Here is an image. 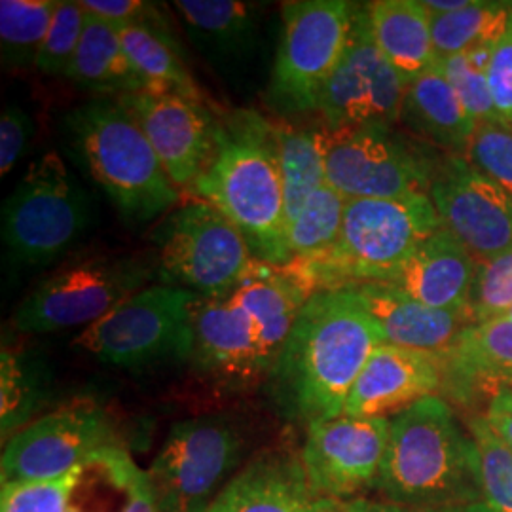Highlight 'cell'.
<instances>
[{
	"label": "cell",
	"instance_id": "cell-1",
	"mask_svg": "<svg viewBox=\"0 0 512 512\" xmlns=\"http://www.w3.org/2000/svg\"><path fill=\"white\" fill-rule=\"evenodd\" d=\"M384 336L349 289L319 291L298 313L266 380L289 420L315 423L344 416L349 393Z\"/></svg>",
	"mask_w": 512,
	"mask_h": 512
},
{
	"label": "cell",
	"instance_id": "cell-2",
	"mask_svg": "<svg viewBox=\"0 0 512 512\" xmlns=\"http://www.w3.org/2000/svg\"><path fill=\"white\" fill-rule=\"evenodd\" d=\"M192 194L234 222L258 260L293 262L274 122L255 110L222 114L215 154Z\"/></svg>",
	"mask_w": 512,
	"mask_h": 512
},
{
	"label": "cell",
	"instance_id": "cell-3",
	"mask_svg": "<svg viewBox=\"0 0 512 512\" xmlns=\"http://www.w3.org/2000/svg\"><path fill=\"white\" fill-rule=\"evenodd\" d=\"M376 490L406 507H482L473 442L442 397H425L389 420Z\"/></svg>",
	"mask_w": 512,
	"mask_h": 512
},
{
	"label": "cell",
	"instance_id": "cell-4",
	"mask_svg": "<svg viewBox=\"0 0 512 512\" xmlns=\"http://www.w3.org/2000/svg\"><path fill=\"white\" fill-rule=\"evenodd\" d=\"M67 133L93 181L131 224L156 219L181 200L145 131L116 99L69 112Z\"/></svg>",
	"mask_w": 512,
	"mask_h": 512
},
{
	"label": "cell",
	"instance_id": "cell-5",
	"mask_svg": "<svg viewBox=\"0 0 512 512\" xmlns=\"http://www.w3.org/2000/svg\"><path fill=\"white\" fill-rule=\"evenodd\" d=\"M442 228L427 194L348 200L336 245L319 258L296 262L310 274L317 293L387 283L421 243Z\"/></svg>",
	"mask_w": 512,
	"mask_h": 512
},
{
	"label": "cell",
	"instance_id": "cell-6",
	"mask_svg": "<svg viewBox=\"0 0 512 512\" xmlns=\"http://www.w3.org/2000/svg\"><path fill=\"white\" fill-rule=\"evenodd\" d=\"M2 243L23 266L54 262L84 238L92 202L57 152L29 165L0 215Z\"/></svg>",
	"mask_w": 512,
	"mask_h": 512
},
{
	"label": "cell",
	"instance_id": "cell-7",
	"mask_svg": "<svg viewBox=\"0 0 512 512\" xmlns=\"http://www.w3.org/2000/svg\"><path fill=\"white\" fill-rule=\"evenodd\" d=\"M200 298L183 287L148 285L82 330L73 346L101 363L131 370L190 361Z\"/></svg>",
	"mask_w": 512,
	"mask_h": 512
},
{
	"label": "cell",
	"instance_id": "cell-8",
	"mask_svg": "<svg viewBox=\"0 0 512 512\" xmlns=\"http://www.w3.org/2000/svg\"><path fill=\"white\" fill-rule=\"evenodd\" d=\"M156 274L147 256H86L40 281L19 304L14 325L27 334L86 329L148 287Z\"/></svg>",
	"mask_w": 512,
	"mask_h": 512
},
{
	"label": "cell",
	"instance_id": "cell-9",
	"mask_svg": "<svg viewBox=\"0 0 512 512\" xmlns=\"http://www.w3.org/2000/svg\"><path fill=\"white\" fill-rule=\"evenodd\" d=\"M152 239L162 283L202 298L232 293L258 260L238 226L202 200L169 213Z\"/></svg>",
	"mask_w": 512,
	"mask_h": 512
},
{
	"label": "cell",
	"instance_id": "cell-10",
	"mask_svg": "<svg viewBox=\"0 0 512 512\" xmlns=\"http://www.w3.org/2000/svg\"><path fill=\"white\" fill-rule=\"evenodd\" d=\"M283 31L270 82V101L289 114L315 112L330 74L348 48L353 4L294 0L283 4Z\"/></svg>",
	"mask_w": 512,
	"mask_h": 512
},
{
	"label": "cell",
	"instance_id": "cell-11",
	"mask_svg": "<svg viewBox=\"0 0 512 512\" xmlns=\"http://www.w3.org/2000/svg\"><path fill=\"white\" fill-rule=\"evenodd\" d=\"M241 454L238 429L220 416L175 423L148 469L158 512H209Z\"/></svg>",
	"mask_w": 512,
	"mask_h": 512
},
{
	"label": "cell",
	"instance_id": "cell-12",
	"mask_svg": "<svg viewBox=\"0 0 512 512\" xmlns=\"http://www.w3.org/2000/svg\"><path fill=\"white\" fill-rule=\"evenodd\" d=\"M406 88L372 37L366 4H353L348 48L319 97L325 128H389L403 114Z\"/></svg>",
	"mask_w": 512,
	"mask_h": 512
},
{
	"label": "cell",
	"instance_id": "cell-13",
	"mask_svg": "<svg viewBox=\"0 0 512 512\" xmlns=\"http://www.w3.org/2000/svg\"><path fill=\"white\" fill-rule=\"evenodd\" d=\"M118 444L109 414L90 401L67 404L27 423L2 452V482L54 480Z\"/></svg>",
	"mask_w": 512,
	"mask_h": 512
},
{
	"label": "cell",
	"instance_id": "cell-14",
	"mask_svg": "<svg viewBox=\"0 0 512 512\" xmlns=\"http://www.w3.org/2000/svg\"><path fill=\"white\" fill-rule=\"evenodd\" d=\"M327 184L348 200H389L425 194L420 160L382 126L323 128Z\"/></svg>",
	"mask_w": 512,
	"mask_h": 512
},
{
	"label": "cell",
	"instance_id": "cell-15",
	"mask_svg": "<svg viewBox=\"0 0 512 512\" xmlns=\"http://www.w3.org/2000/svg\"><path fill=\"white\" fill-rule=\"evenodd\" d=\"M192 368L220 389L245 391L266 385L275 359L264 346L253 317L232 293L200 298L194 310Z\"/></svg>",
	"mask_w": 512,
	"mask_h": 512
},
{
	"label": "cell",
	"instance_id": "cell-16",
	"mask_svg": "<svg viewBox=\"0 0 512 512\" xmlns=\"http://www.w3.org/2000/svg\"><path fill=\"white\" fill-rule=\"evenodd\" d=\"M387 440V418L340 416L315 421L308 425L300 459L319 494L334 501H349L376 488Z\"/></svg>",
	"mask_w": 512,
	"mask_h": 512
},
{
	"label": "cell",
	"instance_id": "cell-17",
	"mask_svg": "<svg viewBox=\"0 0 512 512\" xmlns=\"http://www.w3.org/2000/svg\"><path fill=\"white\" fill-rule=\"evenodd\" d=\"M116 101L145 131L173 184L192 190L215 154L219 118L203 101L169 93L141 90Z\"/></svg>",
	"mask_w": 512,
	"mask_h": 512
},
{
	"label": "cell",
	"instance_id": "cell-18",
	"mask_svg": "<svg viewBox=\"0 0 512 512\" xmlns=\"http://www.w3.org/2000/svg\"><path fill=\"white\" fill-rule=\"evenodd\" d=\"M431 202L448 230L476 262L512 249V200L469 164L431 184Z\"/></svg>",
	"mask_w": 512,
	"mask_h": 512
},
{
	"label": "cell",
	"instance_id": "cell-19",
	"mask_svg": "<svg viewBox=\"0 0 512 512\" xmlns=\"http://www.w3.org/2000/svg\"><path fill=\"white\" fill-rule=\"evenodd\" d=\"M444 387L437 353L380 344L349 393L344 416L387 418L406 410Z\"/></svg>",
	"mask_w": 512,
	"mask_h": 512
},
{
	"label": "cell",
	"instance_id": "cell-20",
	"mask_svg": "<svg viewBox=\"0 0 512 512\" xmlns=\"http://www.w3.org/2000/svg\"><path fill=\"white\" fill-rule=\"evenodd\" d=\"M336 503L311 486L300 456L270 452L230 478L209 512H334Z\"/></svg>",
	"mask_w": 512,
	"mask_h": 512
},
{
	"label": "cell",
	"instance_id": "cell-21",
	"mask_svg": "<svg viewBox=\"0 0 512 512\" xmlns=\"http://www.w3.org/2000/svg\"><path fill=\"white\" fill-rule=\"evenodd\" d=\"M384 336V344L444 353L459 334L475 325L469 311L429 308L391 283H361L349 287Z\"/></svg>",
	"mask_w": 512,
	"mask_h": 512
},
{
	"label": "cell",
	"instance_id": "cell-22",
	"mask_svg": "<svg viewBox=\"0 0 512 512\" xmlns=\"http://www.w3.org/2000/svg\"><path fill=\"white\" fill-rule=\"evenodd\" d=\"M475 275V258L442 228L425 239L387 283L429 308L469 311Z\"/></svg>",
	"mask_w": 512,
	"mask_h": 512
},
{
	"label": "cell",
	"instance_id": "cell-23",
	"mask_svg": "<svg viewBox=\"0 0 512 512\" xmlns=\"http://www.w3.org/2000/svg\"><path fill=\"white\" fill-rule=\"evenodd\" d=\"M315 293L310 274L300 262L279 266L256 260L232 296L253 317L264 346L277 361L298 313Z\"/></svg>",
	"mask_w": 512,
	"mask_h": 512
},
{
	"label": "cell",
	"instance_id": "cell-24",
	"mask_svg": "<svg viewBox=\"0 0 512 512\" xmlns=\"http://www.w3.org/2000/svg\"><path fill=\"white\" fill-rule=\"evenodd\" d=\"M67 512H158L148 473L114 444L80 467Z\"/></svg>",
	"mask_w": 512,
	"mask_h": 512
},
{
	"label": "cell",
	"instance_id": "cell-25",
	"mask_svg": "<svg viewBox=\"0 0 512 512\" xmlns=\"http://www.w3.org/2000/svg\"><path fill=\"white\" fill-rule=\"evenodd\" d=\"M440 361L444 387L459 397L475 385L512 387V315L467 327Z\"/></svg>",
	"mask_w": 512,
	"mask_h": 512
},
{
	"label": "cell",
	"instance_id": "cell-26",
	"mask_svg": "<svg viewBox=\"0 0 512 512\" xmlns=\"http://www.w3.org/2000/svg\"><path fill=\"white\" fill-rule=\"evenodd\" d=\"M372 37L406 84L437 65L431 14L418 0H378L366 4Z\"/></svg>",
	"mask_w": 512,
	"mask_h": 512
},
{
	"label": "cell",
	"instance_id": "cell-27",
	"mask_svg": "<svg viewBox=\"0 0 512 512\" xmlns=\"http://www.w3.org/2000/svg\"><path fill=\"white\" fill-rule=\"evenodd\" d=\"M65 76L88 92L112 99L145 90L116 25L88 10L78 50Z\"/></svg>",
	"mask_w": 512,
	"mask_h": 512
},
{
	"label": "cell",
	"instance_id": "cell-28",
	"mask_svg": "<svg viewBox=\"0 0 512 512\" xmlns=\"http://www.w3.org/2000/svg\"><path fill=\"white\" fill-rule=\"evenodd\" d=\"M175 10L194 42L222 65L243 61L253 52L255 6L238 0H177Z\"/></svg>",
	"mask_w": 512,
	"mask_h": 512
},
{
	"label": "cell",
	"instance_id": "cell-29",
	"mask_svg": "<svg viewBox=\"0 0 512 512\" xmlns=\"http://www.w3.org/2000/svg\"><path fill=\"white\" fill-rule=\"evenodd\" d=\"M116 29L145 90L203 101L202 90L188 71L173 35L139 25H116Z\"/></svg>",
	"mask_w": 512,
	"mask_h": 512
},
{
	"label": "cell",
	"instance_id": "cell-30",
	"mask_svg": "<svg viewBox=\"0 0 512 512\" xmlns=\"http://www.w3.org/2000/svg\"><path fill=\"white\" fill-rule=\"evenodd\" d=\"M403 114L416 128L444 145L467 147L475 131L473 116L459 101L439 63L408 84Z\"/></svg>",
	"mask_w": 512,
	"mask_h": 512
},
{
	"label": "cell",
	"instance_id": "cell-31",
	"mask_svg": "<svg viewBox=\"0 0 512 512\" xmlns=\"http://www.w3.org/2000/svg\"><path fill=\"white\" fill-rule=\"evenodd\" d=\"M274 133L289 226L311 194L327 184L321 131L274 122Z\"/></svg>",
	"mask_w": 512,
	"mask_h": 512
},
{
	"label": "cell",
	"instance_id": "cell-32",
	"mask_svg": "<svg viewBox=\"0 0 512 512\" xmlns=\"http://www.w3.org/2000/svg\"><path fill=\"white\" fill-rule=\"evenodd\" d=\"M431 14V12H429ZM512 18L509 2H482L452 14H431V37L437 59L494 48Z\"/></svg>",
	"mask_w": 512,
	"mask_h": 512
},
{
	"label": "cell",
	"instance_id": "cell-33",
	"mask_svg": "<svg viewBox=\"0 0 512 512\" xmlns=\"http://www.w3.org/2000/svg\"><path fill=\"white\" fill-rule=\"evenodd\" d=\"M55 0H2L0 2V48L4 67H29L50 31Z\"/></svg>",
	"mask_w": 512,
	"mask_h": 512
},
{
	"label": "cell",
	"instance_id": "cell-34",
	"mask_svg": "<svg viewBox=\"0 0 512 512\" xmlns=\"http://www.w3.org/2000/svg\"><path fill=\"white\" fill-rule=\"evenodd\" d=\"M348 198L321 186L304 203L293 222L287 226V239L293 260H313L329 253L340 238Z\"/></svg>",
	"mask_w": 512,
	"mask_h": 512
},
{
	"label": "cell",
	"instance_id": "cell-35",
	"mask_svg": "<svg viewBox=\"0 0 512 512\" xmlns=\"http://www.w3.org/2000/svg\"><path fill=\"white\" fill-rule=\"evenodd\" d=\"M473 469L480 505L486 512H512V452L484 420L469 421Z\"/></svg>",
	"mask_w": 512,
	"mask_h": 512
},
{
	"label": "cell",
	"instance_id": "cell-36",
	"mask_svg": "<svg viewBox=\"0 0 512 512\" xmlns=\"http://www.w3.org/2000/svg\"><path fill=\"white\" fill-rule=\"evenodd\" d=\"M494 48H478L467 54L439 59L440 71L458 93L459 101L475 122H497L492 93L488 86V61Z\"/></svg>",
	"mask_w": 512,
	"mask_h": 512
},
{
	"label": "cell",
	"instance_id": "cell-37",
	"mask_svg": "<svg viewBox=\"0 0 512 512\" xmlns=\"http://www.w3.org/2000/svg\"><path fill=\"white\" fill-rule=\"evenodd\" d=\"M467 164L494 181L512 200V126L503 122H476L467 143Z\"/></svg>",
	"mask_w": 512,
	"mask_h": 512
},
{
	"label": "cell",
	"instance_id": "cell-38",
	"mask_svg": "<svg viewBox=\"0 0 512 512\" xmlns=\"http://www.w3.org/2000/svg\"><path fill=\"white\" fill-rule=\"evenodd\" d=\"M512 310V249L476 262L475 283L469 298L473 323L509 315Z\"/></svg>",
	"mask_w": 512,
	"mask_h": 512
},
{
	"label": "cell",
	"instance_id": "cell-39",
	"mask_svg": "<svg viewBox=\"0 0 512 512\" xmlns=\"http://www.w3.org/2000/svg\"><path fill=\"white\" fill-rule=\"evenodd\" d=\"M86 23V8L80 2H59L55 10L50 31L38 52L37 67L48 76H65L74 54L78 50L80 37Z\"/></svg>",
	"mask_w": 512,
	"mask_h": 512
},
{
	"label": "cell",
	"instance_id": "cell-40",
	"mask_svg": "<svg viewBox=\"0 0 512 512\" xmlns=\"http://www.w3.org/2000/svg\"><path fill=\"white\" fill-rule=\"evenodd\" d=\"M80 467L54 480L2 482L0 512H67Z\"/></svg>",
	"mask_w": 512,
	"mask_h": 512
},
{
	"label": "cell",
	"instance_id": "cell-41",
	"mask_svg": "<svg viewBox=\"0 0 512 512\" xmlns=\"http://www.w3.org/2000/svg\"><path fill=\"white\" fill-rule=\"evenodd\" d=\"M40 399L37 374L14 351L2 349V433H14L29 420Z\"/></svg>",
	"mask_w": 512,
	"mask_h": 512
},
{
	"label": "cell",
	"instance_id": "cell-42",
	"mask_svg": "<svg viewBox=\"0 0 512 512\" xmlns=\"http://www.w3.org/2000/svg\"><path fill=\"white\" fill-rule=\"evenodd\" d=\"M88 12L107 19L114 25H139L160 33L173 35L169 19L154 2L143 0H84L80 2ZM175 37V35H173Z\"/></svg>",
	"mask_w": 512,
	"mask_h": 512
},
{
	"label": "cell",
	"instance_id": "cell-43",
	"mask_svg": "<svg viewBox=\"0 0 512 512\" xmlns=\"http://www.w3.org/2000/svg\"><path fill=\"white\" fill-rule=\"evenodd\" d=\"M486 76L499 122L512 126V18L490 54Z\"/></svg>",
	"mask_w": 512,
	"mask_h": 512
},
{
	"label": "cell",
	"instance_id": "cell-44",
	"mask_svg": "<svg viewBox=\"0 0 512 512\" xmlns=\"http://www.w3.org/2000/svg\"><path fill=\"white\" fill-rule=\"evenodd\" d=\"M33 120L18 105H8L0 116V175H8L33 135Z\"/></svg>",
	"mask_w": 512,
	"mask_h": 512
},
{
	"label": "cell",
	"instance_id": "cell-45",
	"mask_svg": "<svg viewBox=\"0 0 512 512\" xmlns=\"http://www.w3.org/2000/svg\"><path fill=\"white\" fill-rule=\"evenodd\" d=\"M495 435L512 452V387L497 389L484 414Z\"/></svg>",
	"mask_w": 512,
	"mask_h": 512
},
{
	"label": "cell",
	"instance_id": "cell-46",
	"mask_svg": "<svg viewBox=\"0 0 512 512\" xmlns=\"http://www.w3.org/2000/svg\"><path fill=\"white\" fill-rule=\"evenodd\" d=\"M334 512H486L482 507H442V509H427V507H406L391 501H374L366 497H357L349 501H338Z\"/></svg>",
	"mask_w": 512,
	"mask_h": 512
},
{
	"label": "cell",
	"instance_id": "cell-47",
	"mask_svg": "<svg viewBox=\"0 0 512 512\" xmlns=\"http://www.w3.org/2000/svg\"><path fill=\"white\" fill-rule=\"evenodd\" d=\"M476 0H425L423 6L431 12V14H452L458 10H465L469 6H473Z\"/></svg>",
	"mask_w": 512,
	"mask_h": 512
}]
</instances>
